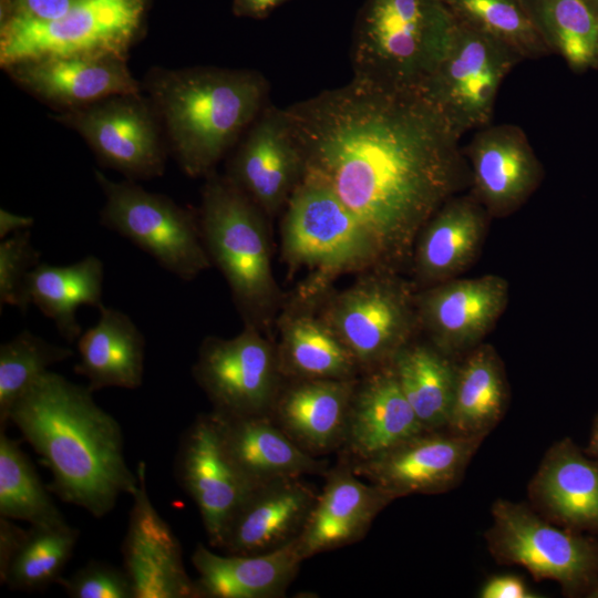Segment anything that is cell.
Wrapping results in <instances>:
<instances>
[{
    "instance_id": "cell-13",
    "label": "cell",
    "mask_w": 598,
    "mask_h": 598,
    "mask_svg": "<svg viewBox=\"0 0 598 598\" xmlns=\"http://www.w3.org/2000/svg\"><path fill=\"white\" fill-rule=\"evenodd\" d=\"M484 439L448 430H425L379 455L348 463L359 477L394 499L441 494L460 484Z\"/></svg>"
},
{
    "instance_id": "cell-11",
    "label": "cell",
    "mask_w": 598,
    "mask_h": 598,
    "mask_svg": "<svg viewBox=\"0 0 598 598\" xmlns=\"http://www.w3.org/2000/svg\"><path fill=\"white\" fill-rule=\"evenodd\" d=\"M520 61L504 44L455 22L451 45L421 91L463 135L489 125L499 86Z\"/></svg>"
},
{
    "instance_id": "cell-43",
    "label": "cell",
    "mask_w": 598,
    "mask_h": 598,
    "mask_svg": "<svg viewBox=\"0 0 598 598\" xmlns=\"http://www.w3.org/2000/svg\"><path fill=\"white\" fill-rule=\"evenodd\" d=\"M28 530L13 523V519L0 516V582L25 539Z\"/></svg>"
},
{
    "instance_id": "cell-40",
    "label": "cell",
    "mask_w": 598,
    "mask_h": 598,
    "mask_svg": "<svg viewBox=\"0 0 598 598\" xmlns=\"http://www.w3.org/2000/svg\"><path fill=\"white\" fill-rule=\"evenodd\" d=\"M58 584L72 598H135L125 569L100 560H90Z\"/></svg>"
},
{
    "instance_id": "cell-32",
    "label": "cell",
    "mask_w": 598,
    "mask_h": 598,
    "mask_svg": "<svg viewBox=\"0 0 598 598\" xmlns=\"http://www.w3.org/2000/svg\"><path fill=\"white\" fill-rule=\"evenodd\" d=\"M509 400L504 364L489 344H478L457 367L446 430L486 437L502 421Z\"/></svg>"
},
{
    "instance_id": "cell-15",
    "label": "cell",
    "mask_w": 598,
    "mask_h": 598,
    "mask_svg": "<svg viewBox=\"0 0 598 598\" xmlns=\"http://www.w3.org/2000/svg\"><path fill=\"white\" fill-rule=\"evenodd\" d=\"M127 529L122 543L123 565L135 598H199L187 574L182 545L154 507L146 487V465H137Z\"/></svg>"
},
{
    "instance_id": "cell-23",
    "label": "cell",
    "mask_w": 598,
    "mask_h": 598,
    "mask_svg": "<svg viewBox=\"0 0 598 598\" xmlns=\"http://www.w3.org/2000/svg\"><path fill=\"white\" fill-rule=\"evenodd\" d=\"M422 431L391 363L358 379L342 445L348 461L371 458Z\"/></svg>"
},
{
    "instance_id": "cell-33",
    "label": "cell",
    "mask_w": 598,
    "mask_h": 598,
    "mask_svg": "<svg viewBox=\"0 0 598 598\" xmlns=\"http://www.w3.org/2000/svg\"><path fill=\"white\" fill-rule=\"evenodd\" d=\"M400 386L423 427L446 429L457 367L435 347L406 344L391 362Z\"/></svg>"
},
{
    "instance_id": "cell-10",
    "label": "cell",
    "mask_w": 598,
    "mask_h": 598,
    "mask_svg": "<svg viewBox=\"0 0 598 598\" xmlns=\"http://www.w3.org/2000/svg\"><path fill=\"white\" fill-rule=\"evenodd\" d=\"M95 177L105 195L101 212L104 227L128 239L184 281L212 266L198 214L132 182L115 183L100 172Z\"/></svg>"
},
{
    "instance_id": "cell-27",
    "label": "cell",
    "mask_w": 598,
    "mask_h": 598,
    "mask_svg": "<svg viewBox=\"0 0 598 598\" xmlns=\"http://www.w3.org/2000/svg\"><path fill=\"white\" fill-rule=\"evenodd\" d=\"M302 560L297 539L257 555H219L198 543L192 555L199 598L282 597Z\"/></svg>"
},
{
    "instance_id": "cell-20",
    "label": "cell",
    "mask_w": 598,
    "mask_h": 598,
    "mask_svg": "<svg viewBox=\"0 0 598 598\" xmlns=\"http://www.w3.org/2000/svg\"><path fill=\"white\" fill-rule=\"evenodd\" d=\"M393 501L391 494L359 477L348 462L326 472V483L297 538L301 557L305 560L360 540Z\"/></svg>"
},
{
    "instance_id": "cell-39",
    "label": "cell",
    "mask_w": 598,
    "mask_h": 598,
    "mask_svg": "<svg viewBox=\"0 0 598 598\" xmlns=\"http://www.w3.org/2000/svg\"><path fill=\"white\" fill-rule=\"evenodd\" d=\"M41 254L31 241L30 229L18 231L0 243V305L28 309L24 283L29 272L40 264Z\"/></svg>"
},
{
    "instance_id": "cell-41",
    "label": "cell",
    "mask_w": 598,
    "mask_h": 598,
    "mask_svg": "<svg viewBox=\"0 0 598 598\" xmlns=\"http://www.w3.org/2000/svg\"><path fill=\"white\" fill-rule=\"evenodd\" d=\"M78 0H13L9 16L51 21L63 16Z\"/></svg>"
},
{
    "instance_id": "cell-8",
    "label": "cell",
    "mask_w": 598,
    "mask_h": 598,
    "mask_svg": "<svg viewBox=\"0 0 598 598\" xmlns=\"http://www.w3.org/2000/svg\"><path fill=\"white\" fill-rule=\"evenodd\" d=\"M491 514L485 542L494 560L556 581L566 597L588 596L598 581L597 538L555 525L525 503L499 498Z\"/></svg>"
},
{
    "instance_id": "cell-14",
    "label": "cell",
    "mask_w": 598,
    "mask_h": 598,
    "mask_svg": "<svg viewBox=\"0 0 598 598\" xmlns=\"http://www.w3.org/2000/svg\"><path fill=\"white\" fill-rule=\"evenodd\" d=\"M174 473L198 508L210 547L217 548L230 517L255 486L227 455L212 412L196 416L183 432Z\"/></svg>"
},
{
    "instance_id": "cell-47",
    "label": "cell",
    "mask_w": 598,
    "mask_h": 598,
    "mask_svg": "<svg viewBox=\"0 0 598 598\" xmlns=\"http://www.w3.org/2000/svg\"><path fill=\"white\" fill-rule=\"evenodd\" d=\"M587 4L596 12L598 16V0H585Z\"/></svg>"
},
{
    "instance_id": "cell-21",
    "label": "cell",
    "mask_w": 598,
    "mask_h": 598,
    "mask_svg": "<svg viewBox=\"0 0 598 598\" xmlns=\"http://www.w3.org/2000/svg\"><path fill=\"white\" fill-rule=\"evenodd\" d=\"M530 507L548 522L598 534V461L570 437L555 442L529 481Z\"/></svg>"
},
{
    "instance_id": "cell-4",
    "label": "cell",
    "mask_w": 598,
    "mask_h": 598,
    "mask_svg": "<svg viewBox=\"0 0 598 598\" xmlns=\"http://www.w3.org/2000/svg\"><path fill=\"white\" fill-rule=\"evenodd\" d=\"M454 30L443 0H365L353 28V78L421 91L445 56Z\"/></svg>"
},
{
    "instance_id": "cell-28",
    "label": "cell",
    "mask_w": 598,
    "mask_h": 598,
    "mask_svg": "<svg viewBox=\"0 0 598 598\" xmlns=\"http://www.w3.org/2000/svg\"><path fill=\"white\" fill-rule=\"evenodd\" d=\"M488 213L473 196L448 198L416 238L415 275L423 283H440L466 269L476 258Z\"/></svg>"
},
{
    "instance_id": "cell-12",
    "label": "cell",
    "mask_w": 598,
    "mask_h": 598,
    "mask_svg": "<svg viewBox=\"0 0 598 598\" xmlns=\"http://www.w3.org/2000/svg\"><path fill=\"white\" fill-rule=\"evenodd\" d=\"M193 375L213 412L229 417L269 414L283 378L277 347L249 323L234 338L206 337Z\"/></svg>"
},
{
    "instance_id": "cell-38",
    "label": "cell",
    "mask_w": 598,
    "mask_h": 598,
    "mask_svg": "<svg viewBox=\"0 0 598 598\" xmlns=\"http://www.w3.org/2000/svg\"><path fill=\"white\" fill-rule=\"evenodd\" d=\"M74 354L28 330L0 346V431H6L16 402L55 363Z\"/></svg>"
},
{
    "instance_id": "cell-3",
    "label": "cell",
    "mask_w": 598,
    "mask_h": 598,
    "mask_svg": "<svg viewBox=\"0 0 598 598\" xmlns=\"http://www.w3.org/2000/svg\"><path fill=\"white\" fill-rule=\"evenodd\" d=\"M176 159L190 177L208 176L260 112L268 93L264 75L251 70L197 68L153 81Z\"/></svg>"
},
{
    "instance_id": "cell-45",
    "label": "cell",
    "mask_w": 598,
    "mask_h": 598,
    "mask_svg": "<svg viewBox=\"0 0 598 598\" xmlns=\"http://www.w3.org/2000/svg\"><path fill=\"white\" fill-rule=\"evenodd\" d=\"M34 219L30 216H21L10 213L7 209H0V239H4L10 234L30 229Z\"/></svg>"
},
{
    "instance_id": "cell-48",
    "label": "cell",
    "mask_w": 598,
    "mask_h": 598,
    "mask_svg": "<svg viewBox=\"0 0 598 598\" xmlns=\"http://www.w3.org/2000/svg\"><path fill=\"white\" fill-rule=\"evenodd\" d=\"M587 597H589V598H598V581L592 587V589L589 591Z\"/></svg>"
},
{
    "instance_id": "cell-42",
    "label": "cell",
    "mask_w": 598,
    "mask_h": 598,
    "mask_svg": "<svg viewBox=\"0 0 598 598\" xmlns=\"http://www.w3.org/2000/svg\"><path fill=\"white\" fill-rule=\"evenodd\" d=\"M481 598H538L540 595L528 588L526 582L512 574L496 575L485 581L480 590Z\"/></svg>"
},
{
    "instance_id": "cell-31",
    "label": "cell",
    "mask_w": 598,
    "mask_h": 598,
    "mask_svg": "<svg viewBox=\"0 0 598 598\" xmlns=\"http://www.w3.org/2000/svg\"><path fill=\"white\" fill-rule=\"evenodd\" d=\"M103 280L104 265L94 255L68 266L40 262L25 279V302L53 320L60 336L73 343L82 333L76 318L79 307H104Z\"/></svg>"
},
{
    "instance_id": "cell-25",
    "label": "cell",
    "mask_w": 598,
    "mask_h": 598,
    "mask_svg": "<svg viewBox=\"0 0 598 598\" xmlns=\"http://www.w3.org/2000/svg\"><path fill=\"white\" fill-rule=\"evenodd\" d=\"M212 413L227 455L252 486L326 474V463L298 446L269 414L229 417Z\"/></svg>"
},
{
    "instance_id": "cell-30",
    "label": "cell",
    "mask_w": 598,
    "mask_h": 598,
    "mask_svg": "<svg viewBox=\"0 0 598 598\" xmlns=\"http://www.w3.org/2000/svg\"><path fill=\"white\" fill-rule=\"evenodd\" d=\"M310 306L297 300L279 319L277 352L282 377L355 379L360 369L352 353L322 316L310 311Z\"/></svg>"
},
{
    "instance_id": "cell-19",
    "label": "cell",
    "mask_w": 598,
    "mask_h": 598,
    "mask_svg": "<svg viewBox=\"0 0 598 598\" xmlns=\"http://www.w3.org/2000/svg\"><path fill=\"white\" fill-rule=\"evenodd\" d=\"M318 492L303 477L255 486L235 511L218 549L229 555H257L297 539Z\"/></svg>"
},
{
    "instance_id": "cell-2",
    "label": "cell",
    "mask_w": 598,
    "mask_h": 598,
    "mask_svg": "<svg viewBox=\"0 0 598 598\" xmlns=\"http://www.w3.org/2000/svg\"><path fill=\"white\" fill-rule=\"evenodd\" d=\"M92 393L49 370L16 402L9 423L51 471L49 489L101 518L122 494L133 495L138 478L126 464L121 425Z\"/></svg>"
},
{
    "instance_id": "cell-44",
    "label": "cell",
    "mask_w": 598,
    "mask_h": 598,
    "mask_svg": "<svg viewBox=\"0 0 598 598\" xmlns=\"http://www.w3.org/2000/svg\"><path fill=\"white\" fill-rule=\"evenodd\" d=\"M288 0H234V13L261 19Z\"/></svg>"
},
{
    "instance_id": "cell-26",
    "label": "cell",
    "mask_w": 598,
    "mask_h": 598,
    "mask_svg": "<svg viewBox=\"0 0 598 598\" xmlns=\"http://www.w3.org/2000/svg\"><path fill=\"white\" fill-rule=\"evenodd\" d=\"M10 69L24 87L61 105H83L110 96H136L138 93V84L123 58H49L22 62Z\"/></svg>"
},
{
    "instance_id": "cell-34",
    "label": "cell",
    "mask_w": 598,
    "mask_h": 598,
    "mask_svg": "<svg viewBox=\"0 0 598 598\" xmlns=\"http://www.w3.org/2000/svg\"><path fill=\"white\" fill-rule=\"evenodd\" d=\"M550 53L575 73L592 69L598 48V16L585 0H523Z\"/></svg>"
},
{
    "instance_id": "cell-1",
    "label": "cell",
    "mask_w": 598,
    "mask_h": 598,
    "mask_svg": "<svg viewBox=\"0 0 598 598\" xmlns=\"http://www.w3.org/2000/svg\"><path fill=\"white\" fill-rule=\"evenodd\" d=\"M303 176L353 212L381 267L410 256L432 215L470 185L461 136L420 90L352 80L285 109Z\"/></svg>"
},
{
    "instance_id": "cell-49",
    "label": "cell",
    "mask_w": 598,
    "mask_h": 598,
    "mask_svg": "<svg viewBox=\"0 0 598 598\" xmlns=\"http://www.w3.org/2000/svg\"><path fill=\"white\" fill-rule=\"evenodd\" d=\"M592 69L598 70V48H597V53H596L595 64H594V68H592Z\"/></svg>"
},
{
    "instance_id": "cell-16",
    "label": "cell",
    "mask_w": 598,
    "mask_h": 598,
    "mask_svg": "<svg viewBox=\"0 0 598 598\" xmlns=\"http://www.w3.org/2000/svg\"><path fill=\"white\" fill-rule=\"evenodd\" d=\"M463 154L473 196L489 216L519 208L539 186L544 169L525 132L515 124L480 128Z\"/></svg>"
},
{
    "instance_id": "cell-9",
    "label": "cell",
    "mask_w": 598,
    "mask_h": 598,
    "mask_svg": "<svg viewBox=\"0 0 598 598\" xmlns=\"http://www.w3.org/2000/svg\"><path fill=\"white\" fill-rule=\"evenodd\" d=\"M320 315L365 373L390 364L419 323L411 288L383 267L364 271L332 296Z\"/></svg>"
},
{
    "instance_id": "cell-37",
    "label": "cell",
    "mask_w": 598,
    "mask_h": 598,
    "mask_svg": "<svg viewBox=\"0 0 598 598\" xmlns=\"http://www.w3.org/2000/svg\"><path fill=\"white\" fill-rule=\"evenodd\" d=\"M79 534L66 522L31 526L1 584L22 591L42 590L58 584L75 549Z\"/></svg>"
},
{
    "instance_id": "cell-17",
    "label": "cell",
    "mask_w": 598,
    "mask_h": 598,
    "mask_svg": "<svg viewBox=\"0 0 598 598\" xmlns=\"http://www.w3.org/2000/svg\"><path fill=\"white\" fill-rule=\"evenodd\" d=\"M305 173L285 109L267 106L236 153L228 177L267 217L286 207Z\"/></svg>"
},
{
    "instance_id": "cell-6",
    "label": "cell",
    "mask_w": 598,
    "mask_h": 598,
    "mask_svg": "<svg viewBox=\"0 0 598 598\" xmlns=\"http://www.w3.org/2000/svg\"><path fill=\"white\" fill-rule=\"evenodd\" d=\"M281 250L291 268L310 270L297 300L316 302L346 272L381 267L377 247L353 212L323 183L303 176L287 205Z\"/></svg>"
},
{
    "instance_id": "cell-29",
    "label": "cell",
    "mask_w": 598,
    "mask_h": 598,
    "mask_svg": "<svg viewBox=\"0 0 598 598\" xmlns=\"http://www.w3.org/2000/svg\"><path fill=\"white\" fill-rule=\"evenodd\" d=\"M95 326L78 339L74 372L94 392L105 388L135 390L142 385L145 338L133 320L114 308L102 307Z\"/></svg>"
},
{
    "instance_id": "cell-5",
    "label": "cell",
    "mask_w": 598,
    "mask_h": 598,
    "mask_svg": "<svg viewBox=\"0 0 598 598\" xmlns=\"http://www.w3.org/2000/svg\"><path fill=\"white\" fill-rule=\"evenodd\" d=\"M208 257L245 323L262 329L280 301L264 212L228 177L210 173L198 213Z\"/></svg>"
},
{
    "instance_id": "cell-22",
    "label": "cell",
    "mask_w": 598,
    "mask_h": 598,
    "mask_svg": "<svg viewBox=\"0 0 598 598\" xmlns=\"http://www.w3.org/2000/svg\"><path fill=\"white\" fill-rule=\"evenodd\" d=\"M130 97L90 107L72 120L107 166L133 178L161 175L164 156L155 123L146 109Z\"/></svg>"
},
{
    "instance_id": "cell-18",
    "label": "cell",
    "mask_w": 598,
    "mask_h": 598,
    "mask_svg": "<svg viewBox=\"0 0 598 598\" xmlns=\"http://www.w3.org/2000/svg\"><path fill=\"white\" fill-rule=\"evenodd\" d=\"M507 301L508 283L496 275L450 279L415 297L419 323L446 355L477 347Z\"/></svg>"
},
{
    "instance_id": "cell-35",
    "label": "cell",
    "mask_w": 598,
    "mask_h": 598,
    "mask_svg": "<svg viewBox=\"0 0 598 598\" xmlns=\"http://www.w3.org/2000/svg\"><path fill=\"white\" fill-rule=\"evenodd\" d=\"M454 21L512 50L522 60L551 54L523 0H443Z\"/></svg>"
},
{
    "instance_id": "cell-46",
    "label": "cell",
    "mask_w": 598,
    "mask_h": 598,
    "mask_svg": "<svg viewBox=\"0 0 598 598\" xmlns=\"http://www.w3.org/2000/svg\"><path fill=\"white\" fill-rule=\"evenodd\" d=\"M585 453L598 461V414L594 419L588 446Z\"/></svg>"
},
{
    "instance_id": "cell-7",
    "label": "cell",
    "mask_w": 598,
    "mask_h": 598,
    "mask_svg": "<svg viewBox=\"0 0 598 598\" xmlns=\"http://www.w3.org/2000/svg\"><path fill=\"white\" fill-rule=\"evenodd\" d=\"M147 0H78L63 16L34 21L8 16L1 23L4 68L49 58H123L135 38Z\"/></svg>"
},
{
    "instance_id": "cell-24",
    "label": "cell",
    "mask_w": 598,
    "mask_h": 598,
    "mask_svg": "<svg viewBox=\"0 0 598 598\" xmlns=\"http://www.w3.org/2000/svg\"><path fill=\"white\" fill-rule=\"evenodd\" d=\"M269 413L303 451L320 456L342 447L358 379L291 380Z\"/></svg>"
},
{
    "instance_id": "cell-36",
    "label": "cell",
    "mask_w": 598,
    "mask_h": 598,
    "mask_svg": "<svg viewBox=\"0 0 598 598\" xmlns=\"http://www.w3.org/2000/svg\"><path fill=\"white\" fill-rule=\"evenodd\" d=\"M18 442L0 431V516L31 526L65 523Z\"/></svg>"
}]
</instances>
